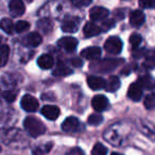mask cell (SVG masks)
<instances>
[{
    "label": "cell",
    "instance_id": "obj_37",
    "mask_svg": "<svg viewBox=\"0 0 155 155\" xmlns=\"http://www.w3.org/2000/svg\"><path fill=\"white\" fill-rule=\"evenodd\" d=\"M152 96L155 98V85H154V87H153V95Z\"/></svg>",
    "mask_w": 155,
    "mask_h": 155
},
{
    "label": "cell",
    "instance_id": "obj_1",
    "mask_svg": "<svg viewBox=\"0 0 155 155\" xmlns=\"http://www.w3.org/2000/svg\"><path fill=\"white\" fill-rule=\"evenodd\" d=\"M24 127L32 137H38L46 132V127L39 119L35 117H27L24 121Z\"/></svg>",
    "mask_w": 155,
    "mask_h": 155
},
{
    "label": "cell",
    "instance_id": "obj_30",
    "mask_svg": "<svg viewBox=\"0 0 155 155\" xmlns=\"http://www.w3.org/2000/svg\"><path fill=\"white\" fill-rule=\"evenodd\" d=\"M38 27L46 33L49 32V30H48V29H50V30L52 29L51 22H50L49 20H47V19H44V20H41V21H39L38 22Z\"/></svg>",
    "mask_w": 155,
    "mask_h": 155
},
{
    "label": "cell",
    "instance_id": "obj_34",
    "mask_svg": "<svg viewBox=\"0 0 155 155\" xmlns=\"http://www.w3.org/2000/svg\"><path fill=\"white\" fill-rule=\"evenodd\" d=\"M114 25H115L114 20H107V21L102 24V26H103V29H102V30H110V29H112L113 27H114Z\"/></svg>",
    "mask_w": 155,
    "mask_h": 155
},
{
    "label": "cell",
    "instance_id": "obj_14",
    "mask_svg": "<svg viewBox=\"0 0 155 155\" xmlns=\"http://www.w3.org/2000/svg\"><path fill=\"white\" fill-rule=\"evenodd\" d=\"M144 14L142 11L136 10L130 14V24L133 27H140L144 22Z\"/></svg>",
    "mask_w": 155,
    "mask_h": 155
},
{
    "label": "cell",
    "instance_id": "obj_29",
    "mask_svg": "<svg viewBox=\"0 0 155 155\" xmlns=\"http://www.w3.org/2000/svg\"><path fill=\"white\" fill-rule=\"evenodd\" d=\"M2 97H3V99H5L8 102H14L15 101V99H16V93L15 91H5V93L2 94Z\"/></svg>",
    "mask_w": 155,
    "mask_h": 155
},
{
    "label": "cell",
    "instance_id": "obj_5",
    "mask_svg": "<svg viewBox=\"0 0 155 155\" xmlns=\"http://www.w3.org/2000/svg\"><path fill=\"white\" fill-rule=\"evenodd\" d=\"M91 106L97 112H103V110H107L108 106H110V103H108V100L105 96L97 95L91 100Z\"/></svg>",
    "mask_w": 155,
    "mask_h": 155
},
{
    "label": "cell",
    "instance_id": "obj_9",
    "mask_svg": "<svg viewBox=\"0 0 155 155\" xmlns=\"http://www.w3.org/2000/svg\"><path fill=\"white\" fill-rule=\"evenodd\" d=\"M41 115L48 119V120H55L58 118L61 112L60 108L55 105H45L41 110Z\"/></svg>",
    "mask_w": 155,
    "mask_h": 155
},
{
    "label": "cell",
    "instance_id": "obj_3",
    "mask_svg": "<svg viewBox=\"0 0 155 155\" xmlns=\"http://www.w3.org/2000/svg\"><path fill=\"white\" fill-rule=\"evenodd\" d=\"M123 47V44L121 39L117 36H110L104 43V49L107 51L108 53L112 54H118L121 52Z\"/></svg>",
    "mask_w": 155,
    "mask_h": 155
},
{
    "label": "cell",
    "instance_id": "obj_31",
    "mask_svg": "<svg viewBox=\"0 0 155 155\" xmlns=\"http://www.w3.org/2000/svg\"><path fill=\"white\" fill-rule=\"evenodd\" d=\"M143 66L150 69L155 68V56H150V58H147L143 63Z\"/></svg>",
    "mask_w": 155,
    "mask_h": 155
},
{
    "label": "cell",
    "instance_id": "obj_32",
    "mask_svg": "<svg viewBox=\"0 0 155 155\" xmlns=\"http://www.w3.org/2000/svg\"><path fill=\"white\" fill-rule=\"evenodd\" d=\"M139 5L143 9L153 8L155 5V1H153V0H141V1H139Z\"/></svg>",
    "mask_w": 155,
    "mask_h": 155
},
{
    "label": "cell",
    "instance_id": "obj_17",
    "mask_svg": "<svg viewBox=\"0 0 155 155\" xmlns=\"http://www.w3.org/2000/svg\"><path fill=\"white\" fill-rule=\"evenodd\" d=\"M78 25H79V20L75 19V18L67 19L63 22L62 30L66 33H74L78 31Z\"/></svg>",
    "mask_w": 155,
    "mask_h": 155
},
{
    "label": "cell",
    "instance_id": "obj_36",
    "mask_svg": "<svg viewBox=\"0 0 155 155\" xmlns=\"http://www.w3.org/2000/svg\"><path fill=\"white\" fill-rule=\"evenodd\" d=\"M67 155H84L83 154V151L80 150V149L78 148H74L72 149V150H70L68 153H67Z\"/></svg>",
    "mask_w": 155,
    "mask_h": 155
},
{
    "label": "cell",
    "instance_id": "obj_19",
    "mask_svg": "<svg viewBox=\"0 0 155 155\" xmlns=\"http://www.w3.org/2000/svg\"><path fill=\"white\" fill-rule=\"evenodd\" d=\"M26 41L31 47H37V46H39L41 43V34H38L37 32H32L27 36Z\"/></svg>",
    "mask_w": 155,
    "mask_h": 155
},
{
    "label": "cell",
    "instance_id": "obj_28",
    "mask_svg": "<svg viewBox=\"0 0 155 155\" xmlns=\"http://www.w3.org/2000/svg\"><path fill=\"white\" fill-rule=\"evenodd\" d=\"M144 107L147 108V110H154L155 108V98L153 97V96H148V97H146V99H144Z\"/></svg>",
    "mask_w": 155,
    "mask_h": 155
},
{
    "label": "cell",
    "instance_id": "obj_20",
    "mask_svg": "<svg viewBox=\"0 0 155 155\" xmlns=\"http://www.w3.org/2000/svg\"><path fill=\"white\" fill-rule=\"evenodd\" d=\"M138 84L141 88H148V89H153L155 85V81L153 80V78L150 75H144V77L140 78L138 80Z\"/></svg>",
    "mask_w": 155,
    "mask_h": 155
},
{
    "label": "cell",
    "instance_id": "obj_27",
    "mask_svg": "<svg viewBox=\"0 0 155 155\" xmlns=\"http://www.w3.org/2000/svg\"><path fill=\"white\" fill-rule=\"evenodd\" d=\"M103 121V117L99 114H91L87 118V123L91 125H99Z\"/></svg>",
    "mask_w": 155,
    "mask_h": 155
},
{
    "label": "cell",
    "instance_id": "obj_6",
    "mask_svg": "<svg viewBox=\"0 0 155 155\" xmlns=\"http://www.w3.org/2000/svg\"><path fill=\"white\" fill-rule=\"evenodd\" d=\"M58 46L65 50L66 52H73L78 47L77 38L72 36H64L58 39Z\"/></svg>",
    "mask_w": 155,
    "mask_h": 155
},
{
    "label": "cell",
    "instance_id": "obj_23",
    "mask_svg": "<svg viewBox=\"0 0 155 155\" xmlns=\"http://www.w3.org/2000/svg\"><path fill=\"white\" fill-rule=\"evenodd\" d=\"M70 73H72V70L63 64H58L56 69L53 71V74L58 75V77H65V75H68Z\"/></svg>",
    "mask_w": 155,
    "mask_h": 155
},
{
    "label": "cell",
    "instance_id": "obj_38",
    "mask_svg": "<svg viewBox=\"0 0 155 155\" xmlns=\"http://www.w3.org/2000/svg\"><path fill=\"white\" fill-rule=\"evenodd\" d=\"M112 155H121V154H118V153H113Z\"/></svg>",
    "mask_w": 155,
    "mask_h": 155
},
{
    "label": "cell",
    "instance_id": "obj_10",
    "mask_svg": "<svg viewBox=\"0 0 155 155\" xmlns=\"http://www.w3.org/2000/svg\"><path fill=\"white\" fill-rule=\"evenodd\" d=\"M80 129V122L75 117H68L62 123V130L65 132H77Z\"/></svg>",
    "mask_w": 155,
    "mask_h": 155
},
{
    "label": "cell",
    "instance_id": "obj_8",
    "mask_svg": "<svg viewBox=\"0 0 155 155\" xmlns=\"http://www.w3.org/2000/svg\"><path fill=\"white\" fill-rule=\"evenodd\" d=\"M108 10L103 7H94L89 11V17L94 21H98V20H102L108 16Z\"/></svg>",
    "mask_w": 155,
    "mask_h": 155
},
{
    "label": "cell",
    "instance_id": "obj_22",
    "mask_svg": "<svg viewBox=\"0 0 155 155\" xmlns=\"http://www.w3.org/2000/svg\"><path fill=\"white\" fill-rule=\"evenodd\" d=\"M0 29L7 34H12L15 31L14 30V24L11 19H8V18H5L0 21Z\"/></svg>",
    "mask_w": 155,
    "mask_h": 155
},
{
    "label": "cell",
    "instance_id": "obj_24",
    "mask_svg": "<svg viewBox=\"0 0 155 155\" xmlns=\"http://www.w3.org/2000/svg\"><path fill=\"white\" fill-rule=\"evenodd\" d=\"M29 29H30V24L28 21H25V20H19L16 22V25H14V30L17 33L26 32Z\"/></svg>",
    "mask_w": 155,
    "mask_h": 155
},
{
    "label": "cell",
    "instance_id": "obj_16",
    "mask_svg": "<svg viewBox=\"0 0 155 155\" xmlns=\"http://www.w3.org/2000/svg\"><path fill=\"white\" fill-rule=\"evenodd\" d=\"M54 60L51 55L49 54H43L38 58L37 60V65L41 67V69H50L53 67Z\"/></svg>",
    "mask_w": 155,
    "mask_h": 155
},
{
    "label": "cell",
    "instance_id": "obj_26",
    "mask_svg": "<svg viewBox=\"0 0 155 155\" xmlns=\"http://www.w3.org/2000/svg\"><path fill=\"white\" fill-rule=\"evenodd\" d=\"M141 41H142V37L140 36V34H138V33H133V34L130 36V44H131L132 48H133L134 50L139 47Z\"/></svg>",
    "mask_w": 155,
    "mask_h": 155
},
{
    "label": "cell",
    "instance_id": "obj_25",
    "mask_svg": "<svg viewBox=\"0 0 155 155\" xmlns=\"http://www.w3.org/2000/svg\"><path fill=\"white\" fill-rule=\"evenodd\" d=\"M107 154V148L104 147L102 143L97 142L91 150V155H106Z\"/></svg>",
    "mask_w": 155,
    "mask_h": 155
},
{
    "label": "cell",
    "instance_id": "obj_4",
    "mask_svg": "<svg viewBox=\"0 0 155 155\" xmlns=\"http://www.w3.org/2000/svg\"><path fill=\"white\" fill-rule=\"evenodd\" d=\"M20 105H21L22 110H25L26 112L29 113H34L38 108V101L36 98H34L31 95H25L21 98L20 101Z\"/></svg>",
    "mask_w": 155,
    "mask_h": 155
},
{
    "label": "cell",
    "instance_id": "obj_33",
    "mask_svg": "<svg viewBox=\"0 0 155 155\" xmlns=\"http://www.w3.org/2000/svg\"><path fill=\"white\" fill-rule=\"evenodd\" d=\"M91 0H73L72 5L75 7H85V5H91Z\"/></svg>",
    "mask_w": 155,
    "mask_h": 155
},
{
    "label": "cell",
    "instance_id": "obj_13",
    "mask_svg": "<svg viewBox=\"0 0 155 155\" xmlns=\"http://www.w3.org/2000/svg\"><path fill=\"white\" fill-rule=\"evenodd\" d=\"M127 97L135 102L139 101V100L141 99L142 88L139 86L138 83H133V84H131V86L129 87V91H127Z\"/></svg>",
    "mask_w": 155,
    "mask_h": 155
},
{
    "label": "cell",
    "instance_id": "obj_15",
    "mask_svg": "<svg viewBox=\"0 0 155 155\" xmlns=\"http://www.w3.org/2000/svg\"><path fill=\"white\" fill-rule=\"evenodd\" d=\"M101 31H102V29L100 28L99 26L95 25L94 22H87L84 26V29H83L85 37H94V36H96V35L100 34Z\"/></svg>",
    "mask_w": 155,
    "mask_h": 155
},
{
    "label": "cell",
    "instance_id": "obj_21",
    "mask_svg": "<svg viewBox=\"0 0 155 155\" xmlns=\"http://www.w3.org/2000/svg\"><path fill=\"white\" fill-rule=\"evenodd\" d=\"M10 56V48L7 45L0 46V68L5 66L9 61Z\"/></svg>",
    "mask_w": 155,
    "mask_h": 155
},
{
    "label": "cell",
    "instance_id": "obj_2",
    "mask_svg": "<svg viewBox=\"0 0 155 155\" xmlns=\"http://www.w3.org/2000/svg\"><path fill=\"white\" fill-rule=\"evenodd\" d=\"M122 64L121 58H104L102 61H98L91 65V69L93 71H98V72H108L112 71L114 69H116V67H118L119 65Z\"/></svg>",
    "mask_w": 155,
    "mask_h": 155
},
{
    "label": "cell",
    "instance_id": "obj_12",
    "mask_svg": "<svg viewBox=\"0 0 155 155\" xmlns=\"http://www.w3.org/2000/svg\"><path fill=\"white\" fill-rule=\"evenodd\" d=\"M81 55L83 56L86 60H97L101 56V49L99 47H88L85 48L82 52H81Z\"/></svg>",
    "mask_w": 155,
    "mask_h": 155
},
{
    "label": "cell",
    "instance_id": "obj_11",
    "mask_svg": "<svg viewBox=\"0 0 155 155\" xmlns=\"http://www.w3.org/2000/svg\"><path fill=\"white\" fill-rule=\"evenodd\" d=\"M105 80L100 77H95V75H91L87 78V84L93 91H99L105 87Z\"/></svg>",
    "mask_w": 155,
    "mask_h": 155
},
{
    "label": "cell",
    "instance_id": "obj_7",
    "mask_svg": "<svg viewBox=\"0 0 155 155\" xmlns=\"http://www.w3.org/2000/svg\"><path fill=\"white\" fill-rule=\"evenodd\" d=\"M9 9H10V13L13 17H19L26 11V8L22 1L20 0H12L9 5Z\"/></svg>",
    "mask_w": 155,
    "mask_h": 155
},
{
    "label": "cell",
    "instance_id": "obj_18",
    "mask_svg": "<svg viewBox=\"0 0 155 155\" xmlns=\"http://www.w3.org/2000/svg\"><path fill=\"white\" fill-rule=\"evenodd\" d=\"M119 87H120V80H119V78L116 77V75L110 77V79L107 80V82L105 83L106 91H110V93L118 91Z\"/></svg>",
    "mask_w": 155,
    "mask_h": 155
},
{
    "label": "cell",
    "instance_id": "obj_35",
    "mask_svg": "<svg viewBox=\"0 0 155 155\" xmlns=\"http://www.w3.org/2000/svg\"><path fill=\"white\" fill-rule=\"evenodd\" d=\"M71 64L74 67H81L83 65V62L80 58H73L72 60H71Z\"/></svg>",
    "mask_w": 155,
    "mask_h": 155
}]
</instances>
